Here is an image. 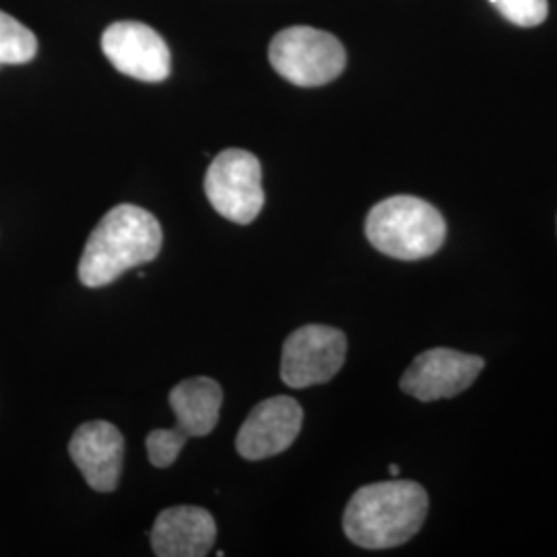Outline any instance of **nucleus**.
I'll use <instances>...</instances> for the list:
<instances>
[{
  "label": "nucleus",
  "instance_id": "f257e3e1",
  "mask_svg": "<svg viewBox=\"0 0 557 557\" xmlns=\"http://www.w3.org/2000/svg\"><path fill=\"white\" fill-rule=\"evenodd\" d=\"M428 494L416 481L391 479L359 487L351 496L343 531L363 549H391L416 537L428 517Z\"/></svg>",
  "mask_w": 557,
  "mask_h": 557
},
{
  "label": "nucleus",
  "instance_id": "f03ea898",
  "mask_svg": "<svg viewBox=\"0 0 557 557\" xmlns=\"http://www.w3.org/2000/svg\"><path fill=\"white\" fill-rule=\"evenodd\" d=\"M161 225L137 205H119L101 218L85 244L79 278L85 287H103L140 264L158 259Z\"/></svg>",
  "mask_w": 557,
  "mask_h": 557
},
{
  "label": "nucleus",
  "instance_id": "7ed1b4c3",
  "mask_svg": "<svg viewBox=\"0 0 557 557\" xmlns=\"http://www.w3.org/2000/svg\"><path fill=\"white\" fill-rule=\"evenodd\" d=\"M366 236L386 257L428 259L446 239V221L428 200L398 195L372 207L366 220Z\"/></svg>",
  "mask_w": 557,
  "mask_h": 557
},
{
  "label": "nucleus",
  "instance_id": "20e7f679",
  "mask_svg": "<svg viewBox=\"0 0 557 557\" xmlns=\"http://www.w3.org/2000/svg\"><path fill=\"white\" fill-rule=\"evenodd\" d=\"M269 60L283 79L298 87H320L337 79L347 54L329 32L314 27H289L271 41Z\"/></svg>",
  "mask_w": 557,
  "mask_h": 557
},
{
  "label": "nucleus",
  "instance_id": "39448f33",
  "mask_svg": "<svg viewBox=\"0 0 557 557\" xmlns=\"http://www.w3.org/2000/svg\"><path fill=\"white\" fill-rule=\"evenodd\" d=\"M205 195L221 218L248 225L264 207L260 161L244 149H225L205 176Z\"/></svg>",
  "mask_w": 557,
  "mask_h": 557
},
{
  "label": "nucleus",
  "instance_id": "423d86ee",
  "mask_svg": "<svg viewBox=\"0 0 557 557\" xmlns=\"http://www.w3.org/2000/svg\"><path fill=\"white\" fill-rule=\"evenodd\" d=\"M347 356V338L333 326L308 324L285 338L281 379L292 388H308L337 376Z\"/></svg>",
  "mask_w": 557,
  "mask_h": 557
},
{
  "label": "nucleus",
  "instance_id": "0eeeda50",
  "mask_svg": "<svg viewBox=\"0 0 557 557\" xmlns=\"http://www.w3.org/2000/svg\"><path fill=\"white\" fill-rule=\"evenodd\" d=\"M106 59L122 75L133 79L160 83L170 77L172 57L170 48L156 29L139 21L112 23L101 38Z\"/></svg>",
  "mask_w": 557,
  "mask_h": 557
},
{
  "label": "nucleus",
  "instance_id": "6e6552de",
  "mask_svg": "<svg viewBox=\"0 0 557 557\" xmlns=\"http://www.w3.org/2000/svg\"><path fill=\"white\" fill-rule=\"evenodd\" d=\"M483 368L485 361L479 356L436 347L413 359L400 379V388L423 403L457 397L478 380Z\"/></svg>",
  "mask_w": 557,
  "mask_h": 557
},
{
  "label": "nucleus",
  "instance_id": "1a4fd4ad",
  "mask_svg": "<svg viewBox=\"0 0 557 557\" xmlns=\"http://www.w3.org/2000/svg\"><path fill=\"white\" fill-rule=\"evenodd\" d=\"M304 411L292 397L259 403L239 428L236 448L246 460H262L287 450L301 432Z\"/></svg>",
  "mask_w": 557,
  "mask_h": 557
},
{
  "label": "nucleus",
  "instance_id": "9d476101",
  "mask_svg": "<svg viewBox=\"0 0 557 557\" xmlns=\"http://www.w3.org/2000/svg\"><path fill=\"white\" fill-rule=\"evenodd\" d=\"M69 455L91 490H116L124 460V438L116 425L101 419L83 423L71 438Z\"/></svg>",
  "mask_w": 557,
  "mask_h": 557
},
{
  "label": "nucleus",
  "instance_id": "9b49d317",
  "mask_svg": "<svg viewBox=\"0 0 557 557\" xmlns=\"http://www.w3.org/2000/svg\"><path fill=\"white\" fill-rule=\"evenodd\" d=\"M215 537V520L205 508L174 506L156 518L151 547L160 557H202L209 554Z\"/></svg>",
  "mask_w": 557,
  "mask_h": 557
},
{
  "label": "nucleus",
  "instance_id": "f8f14e48",
  "mask_svg": "<svg viewBox=\"0 0 557 557\" xmlns=\"http://www.w3.org/2000/svg\"><path fill=\"white\" fill-rule=\"evenodd\" d=\"M223 391L213 379H188L170 393V407L176 416V432L184 440L209 436L220 421Z\"/></svg>",
  "mask_w": 557,
  "mask_h": 557
},
{
  "label": "nucleus",
  "instance_id": "ddd939ff",
  "mask_svg": "<svg viewBox=\"0 0 557 557\" xmlns=\"http://www.w3.org/2000/svg\"><path fill=\"white\" fill-rule=\"evenodd\" d=\"M38 54V40L23 23L0 11V66L25 64Z\"/></svg>",
  "mask_w": 557,
  "mask_h": 557
},
{
  "label": "nucleus",
  "instance_id": "4468645a",
  "mask_svg": "<svg viewBox=\"0 0 557 557\" xmlns=\"http://www.w3.org/2000/svg\"><path fill=\"white\" fill-rule=\"evenodd\" d=\"M504 20L518 27H537L547 20L549 4L547 0H490Z\"/></svg>",
  "mask_w": 557,
  "mask_h": 557
},
{
  "label": "nucleus",
  "instance_id": "2eb2a0df",
  "mask_svg": "<svg viewBox=\"0 0 557 557\" xmlns=\"http://www.w3.org/2000/svg\"><path fill=\"white\" fill-rule=\"evenodd\" d=\"M188 440L182 438L174 428L170 430H153L147 436V455L153 467L165 469L176 462L180 457V450L184 448Z\"/></svg>",
  "mask_w": 557,
  "mask_h": 557
},
{
  "label": "nucleus",
  "instance_id": "dca6fc26",
  "mask_svg": "<svg viewBox=\"0 0 557 557\" xmlns=\"http://www.w3.org/2000/svg\"><path fill=\"white\" fill-rule=\"evenodd\" d=\"M388 471H391V478H398V473H400V471H398V465H391Z\"/></svg>",
  "mask_w": 557,
  "mask_h": 557
}]
</instances>
